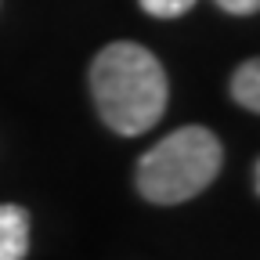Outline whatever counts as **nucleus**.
Returning a JSON list of instances; mask_svg holds the SVG:
<instances>
[{"label":"nucleus","instance_id":"obj_1","mask_svg":"<svg viewBox=\"0 0 260 260\" xmlns=\"http://www.w3.org/2000/svg\"><path fill=\"white\" fill-rule=\"evenodd\" d=\"M90 94L98 116L116 134L138 138L167 112V73L159 58L141 44H109L90 65Z\"/></svg>","mask_w":260,"mask_h":260},{"label":"nucleus","instance_id":"obj_2","mask_svg":"<svg viewBox=\"0 0 260 260\" xmlns=\"http://www.w3.org/2000/svg\"><path fill=\"white\" fill-rule=\"evenodd\" d=\"M220 141L206 126H181L138 159V191L148 203L177 206L206 191L220 174Z\"/></svg>","mask_w":260,"mask_h":260},{"label":"nucleus","instance_id":"obj_3","mask_svg":"<svg viewBox=\"0 0 260 260\" xmlns=\"http://www.w3.org/2000/svg\"><path fill=\"white\" fill-rule=\"evenodd\" d=\"M29 253V213L22 206H0V260H22Z\"/></svg>","mask_w":260,"mask_h":260},{"label":"nucleus","instance_id":"obj_4","mask_svg":"<svg viewBox=\"0 0 260 260\" xmlns=\"http://www.w3.org/2000/svg\"><path fill=\"white\" fill-rule=\"evenodd\" d=\"M232 98L249 109V112H260V58H249L242 61L235 76H232Z\"/></svg>","mask_w":260,"mask_h":260},{"label":"nucleus","instance_id":"obj_5","mask_svg":"<svg viewBox=\"0 0 260 260\" xmlns=\"http://www.w3.org/2000/svg\"><path fill=\"white\" fill-rule=\"evenodd\" d=\"M141 8L155 18H181L195 8V0H141Z\"/></svg>","mask_w":260,"mask_h":260},{"label":"nucleus","instance_id":"obj_6","mask_svg":"<svg viewBox=\"0 0 260 260\" xmlns=\"http://www.w3.org/2000/svg\"><path fill=\"white\" fill-rule=\"evenodd\" d=\"M217 8H224L228 15H256L260 0H217Z\"/></svg>","mask_w":260,"mask_h":260},{"label":"nucleus","instance_id":"obj_7","mask_svg":"<svg viewBox=\"0 0 260 260\" xmlns=\"http://www.w3.org/2000/svg\"><path fill=\"white\" fill-rule=\"evenodd\" d=\"M253 177H256V191H260V162H256V170H253Z\"/></svg>","mask_w":260,"mask_h":260}]
</instances>
